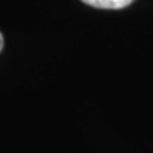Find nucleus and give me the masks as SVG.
I'll return each instance as SVG.
<instances>
[{"instance_id": "1", "label": "nucleus", "mask_w": 153, "mask_h": 153, "mask_svg": "<svg viewBox=\"0 0 153 153\" xmlns=\"http://www.w3.org/2000/svg\"><path fill=\"white\" fill-rule=\"evenodd\" d=\"M85 4H89L97 9H108V10H119L133 3L135 0H81Z\"/></svg>"}, {"instance_id": "2", "label": "nucleus", "mask_w": 153, "mask_h": 153, "mask_svg": "<svg viewBox=\"0 0 153 153\" xmlns=\"http://www.w3.org/2000/svg\"><path fill=\"white\" fill-rule=\"evenodd\" d=\"M3 44H4V40H3V36H1V33H0V51L3 50Z\"/></svg>"}]
</instances>
